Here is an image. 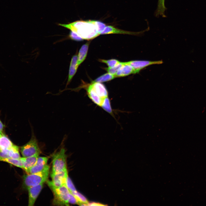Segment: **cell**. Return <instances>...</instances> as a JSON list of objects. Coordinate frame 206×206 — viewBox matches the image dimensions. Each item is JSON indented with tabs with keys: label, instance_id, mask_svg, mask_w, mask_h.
<instances>
[{
	"label": "cell",
	"instance_id": "6da1fadb",
	"mask_svg": "<svg viewBox=\"0 0 206 206\" xmlns=\"http://www.w3.org/2000/svg\"><path fill=\"white\" fill-rule=\"evenodd\" d=\"M58 25L76 33L83 39H93L99 35L94 20H78L68 24L59 23Z\"/></svg>",
	"mask_w": 206,
	"mask_h": 206
},
{
	"label": "cell",
	"instance_id": "7a4b0ae2",
	"mask_svg": "<svg viewBox=\"0 0 206 206\" xmlns=\"http://www.w3.org/2000/svg\"><path fill=\"white\" fill-rule=\"evenodd\" d=\"M49 167L47 165L42 171L33 174H27L23 177V185L27 189L29 187L43 183L47 181Z\"/></svg>",
	"mask_w": 206,
	"mask_h": 206
},
{
	"label": "cell",
	"instance_id": "3957f363",
	"mask_svg": "<svg viewBox=\"0 0 206 206\" xmlns=\"http://www.w3.org/2000/svg\"><path fill=\"white\" fill-rule=\"evenodd\" d=\"M47 184L54 193L53 203L58 205H68L70 191L66 186L56 187Z\"/></svg>",
	"mask_w": 206,
	"mask_h": 206
},
{
	"label": "cell",
	"instance_id": "277c9868",
	"mask_svg": "<svg viewBox=\"0 0 206 206\" xmlns=\"http://www.w3.org/2000/svg\"><path fill=\"white\" fill-rule=\"evenodd\" d=\"M66 155L64 148L54 154L53 157L52 171L54 173L67 169Z\"/></svg>",
	"mask_w": 206,
	"mask_h": 206
},
{
	"label": "cell",
	"instance_id": "5b68a950",
	"mask_svg": "<svg viewBox=\"0 0 206 206\" xmlns=\"http://www.w3.org/2000/svg\"><path fill=\"white\" fill-rule=\"evenodd\" d=\"M21 152L23 157H25L40 153L37 140L33 134L30 140L21 147Z\"/></svg>",
	"mask_w": 206,
	"mask_h": 206
},
{
	"label": "cell",
	"instance_id": "8992f818",
	"mask_svg": "<svg viewBox=\"0 0 206 206\" xmlns=\"http://www.w3.org/2000/svg\"><path fill=\"white\" fill-rule=\"evenodd\" d=\"M68 177L67 169L57 173H51L52 181H47V183L56 187H60L63 185L66 186Z\"/></svg>",
	"mask_w": 206,
	"mask_h": 206
},
{
	"label": "cell",
	"instance_id": "52a82bcc",
	"mask_svg": "<svg viewBox=\"0 0 206 206\" xmlns=\"http://www.w3.org/2000/svg\"><path fill=\"white\" fill-rule=\"evenodd\" d=\"M133 68L134 74L138 73L143 69L151 65L162 64L163 62L161 60L150 61L147 60H132L126 62Z\"/></svg>",
	"mask_w": 206,
	"mask_h": 206
},
{
	"label": "cell",
	"instance_id": "ba28073f",
	"mask_svg": "<svg viewBox=\"0 0 206 206\" xmlns=\"http://www.w3.org/2000/svg\"><path fill=\"white\" fill-rule=\"evenodd\" d=\"M149 29V27H148L145 30L140 31L132 32L118 29L111 25H108L106 27L104 30L100 33V34L114 33L140 35L143 33L147 31Z\"/></svg>",
	"mask_w": 206,
	"mask_h": 206
},
{
	"label": "cell",
	"instance_id": "9c48e42d",
	"mask_svg": "<svg viewBox=\"0 0 206 206\" xmlns=\"http://www.w3.org/2000/svg\"><path fill=\"white\" fill-rule=\"evenodd\" d=\"M48 159L47 157H39L35 164L26 172L27 174H32L43 170L46 166Z\"/></svg>",
	"mask_w": 206,
	"mask_h": 206
},
{
	"label": "cell",
	"instance_id": "30bf717a",
	"mask_svg": "<svg viewBox=\"0 0 206 206\" xmlns=\"http://www.w3.org/2000/svg\"><path fill=\"white\" fill-rule=\"evenodd\" d=\"M43 184L29 187L27 188L29 193V206H32L34 205L37 198L43 188Z\"/></svg>",
	"mask_w": 206,
	"mask_h": 206
},
{
	"label": "cell",
	"instance_id": "8fae6325",
	"mask_svg": "<svg viewBox=\"0 0 206 206\" xmlns=\"http://www.w3.org/2000/svg\"><path fill=\"white\" fill-rule=\"evenodd\" d=\"M90 85L96 93L101 98L104 99L108 97V91L103 84L101 83L92 82Z\"/></svg>",
	"mask_w": 206,
	"mask_h": 206
},
{
	"label": "cell",
	"instance_id": "7c38bea8",
	"mask_svg": "<svg viewBox=\"0 0 206 206\" xmlns=\"http://www.w3.org/2000/svg\"><path fill=\"white\" fill-rule=\"evenodd\" d=\"M39 154L27 157H21L23 163V169L26 172L36 163Z\"/></svg>",
	"mask_w": 206,
	"mask_h": 206
},
{
	"label": "cell",
	"instance_id": "4fadbf2b",
	"mask_svg": "<svg viewBox=\"0 0 206 206\" xmlns=\"http://www.w3.org/2000/svg\"><path fill=\"white\" fill-rule=\"evenodd\" d=\"M78 66V55H75L72 57L70 63L67 85L70 83L73 77L76 74Z\"/></svg>",
	"mask_w": 206,
	"mask_h": 206
},
{
	"label": "cell",
	"instance_id": "5bb4252c",
	"mask_svg": "<svg viewBox=\"0 0 206 206\" xmlns=\"http://www.w3.org/2000/svg\"><path fill=\"white\" fill-rule=\"evenodd\" d=\"M134 74L132 67L126 62H123V64L119 68L115 76L116 77H123Z\"/></svg>",
	"mask_w": 206,
	"mask_h": 206
},
{
	"label": "cell",
	"instance_id": "9a60e30c",
	"mask_svg": "<svg viewBox=\"0 0 206 206\" xmlns=\"http://www.w3.org/2000/svg\"><path fill=\"white\" fill-rule=\"evenodd\" d=\"M88 95L90 98L95 104L101 106L104 99L99 96L91 86L90 84L87 89Z\"/></svg>",
	"mask_w": 206,
	"mask_h": 206
},
{
	"label": "cell",
	"instance_id": "2e32d148",
	"mask_svg": "<svg viewBox=\"0 0 206 206\" xmlns=\"http://www.w3.org/2000/svg\"><path fill=\"white\" fill-rule=\"evenodd\" d=\"M13 145L7 136L1 132L0 135V151L9 149Z\"/></svg>",
	"mask_w": 206,
	"mask_h": 206
},
{
	"label": "cell",
	"instance_id": "e0dca14e",
	"mask_svg": "<svg viewBox=\"0 0 206 206\" xmlns=\"http://www.w3.org/2000/svg\"><path fill=\"white\" fill-rule=\"evenodd\" d=\"M165 0H158L157 8L154 13L155 16L157 17L161 16L165 17L166 15L165 12L167 8L165 6Z\"/></svg>",
	"mask_w": 206,
	"mask_h": 206
},
{
	"label": "cell",
	"instance_id": "ac0fdd59",
	"mask_svg": "<svg viewBox=\"0 0 206 206\" xmlns=\"http://www.w3.org/2000/svg\"><path fill=\"white\" fill-rule=\"evenodd\" d=\"M89 42H87L82 46L78 55V65L79 66L85 60L87 54Z\"/></svg>",
	"mask_w": 206,
	"mask_h": 206
},
{
	"label": "cell",
	"instance_id": "d6986e66",
	"mask_svg": "<svg viewBox=\"0 0 206 206\" xmlns=\"http://www.w3.org/2000/svg\"><path fill=\"white\" fill-rule=\"evenodd\" d=\"M4 150L9 158L19 159L21 158L18 147L16 145L14 144L10 148Z\"/></svg>",
	"mask_w": 206,
	"mask_h": 206
},
{
	"label": "cell",
	"instance_id": "ffe728a7",
	"mask_svg": "<svg viewBox=\"0 0 206 206\" xmlns=\"http://www.w3.org/2000/svg\"><path fill=\"white\" fill-rule=\"evenodd\" d=\"M71 193L77 200L78 205H88V202L86 198L82 195L77 191Z\"/></svg>",
	"mask_w": 206,
	"mask_h": 206
},
{
	"label": "cell",
	"instance_id": "44dd1931",
	"mask_svg": "<svg viewBox=\"0 0 206 206\" xmlns=\"http://www.w3.org/2000/svg\"><path fill=\"white\" fill-rule=\"evenodd\" d=\"M116 78V77L115 75L107 73L98 77L93 82H103L111 80Z\"/></svg>",
	"mask_w": 206,
	"mask_h": 206
},
{
	"label": "cell",
	"instance_id": "7402d4cb",
	"mask_svg": "<svg viewBox=\"0 0 206 206\" xmlns=\"http://www.w3.org/2000/svg\"><path fill=\"white\" fill-rule=\"evenodd\" d=\"M102 108L110 114L112 113V110L109 99L108 97L105 98L101 106Z\"/></svg>",
	"mask_w": 206,
	"mask_h": 206
},
{
	"label": "cell",
	"instance_id": "603a6c76",
	"mask_svg": "<svg viewBox=\"0 0 206 206\" xmlns=\"http://www.w3.org/2000/svg\"><path fill=\"white\" fill-rule=\"evenodd\" d=\"M99 61L100 62L106 64L109 68L112 67L119 63L120 62L115 59L109 60L100 59Z\"/></svg>",
	"mask_w": 206,
	"mask_h": 206
},
{
	"label": "cell",
	"instance_id": "cb8c5ba5",
	"mask_svg": "<svg viewBox=\"0 0 206 206\" xmlns=\"http://www.w3.org/2000/svg\"><path fill=\"white\" fill-rule=\"evenodd\" d=\"M123 64V62H120L116 65L111 68H106L105 70L108 73L115 75L119 68Z\"/></svg>",
	"mask_w": 206,
	"mask_h": 206
},
{
	"label": "cell",
	"instance_id": "d4e9b609",
	"mask_svg": "<svg viewBox=\"0 0 206 206\" xmlns=\"http://www.w3.org/2000/svg\"><path fill=\"white\" fill-rule=\"evenodd\" d=\"M94 23L97 32L100 35L106 26V25L103 22L99 21L94 20Z\"/></svg>",
	"mask_w": 206,
	"mask_h": 206
},
{
	"label": "cell",
	"instance_id": "484cf974",
	"mask_svg": "<svg viewBox=\"0 0 206 206\" xmlns=\"http://www.w3.org/2000/svg\"><path fill=\"white\" fill-rule=\"evenodd\" d=\"M66 186L71 193H74L77 191L71 180L68 177L67 180Z\"/></svg>",
	"mask_w": 206,
	"mask_h": 206
},
{
	"label": "cell",
	"instance_id": "4316f807",
	"mask_svg": "<svg viewBox=\"0 0 206 206\" xmlns=\"http://www.w3.org/2000/svg\"><path fill=\"white\" fill-rule=\"evenodd\" d=\"M69 37L71 39L77 41H81L84 39L77 33L72 31L70 33Z\"/></svg>",
	"mask_w": 206,
	"mask_h": 206
},
{
	"label": "cell",
	"instance_id": "83f0119b",
	"mask_svg": "<svg viewBox=\"0 0 206 206\" xmlns=\"http://www.w3.org/2000/svg\"><path fill=\"white\" fill-rule=\"evenodd\" d=\"M68 203H69L72 204H78V202L77 200L73 194L70 191L69 194Z\"/></svg>",
	"mask_w": 206,
	"mask_h": 206
},
{
	"label": "cell",
	"instance_id": "f1b7e54d",
	"mask_svg": "<svg viewBox=\"0 0 206 206\" xmlns=\"http://www.w3.org/2000/svg\"><path fill=\"white\" fill-rule=\"evenodd\" d=\"M88 205L90 206H105L106 205H103L102 204L99 203H98L96 202H92L91 203H89L88 204Z\"/></svg>",
	"mask_w": 206,
	"mask_h": 206
},
{
	"label": "cell",
	"instance_id": "f546056e",
	"mask_svg": "<svg viewBox=\"0 0 206 206\" xmlns=\"http://www.w3.org/2000/svg\"><path fill=\"white\" fill-rule=\"evenodd\" d=\"M4 127V125L0 119V132H2Z\"/></svg>",
	"mask_w": 206,
	"mask_h": 206
},
{
	"label": "cell",
	"instance_id": "4dcf8cb0",
	"mask_svg": "<svg viewBox=\"0 0 206 206\" xmlns=\"http://www.w3.org/2000/svg\"><path fill=\"white\" fill-rule=\"evenodd\" d=\"M1 132H0V135L1 134Z\"/></svg>",
	"mask_w": 206,
	"mask_h": 206
}]
</instances>
